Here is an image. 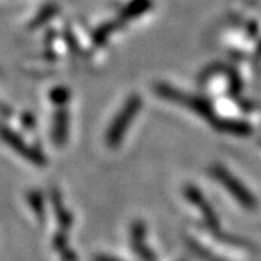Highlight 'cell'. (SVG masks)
I'll return each mask as SVG.
<instances>
[{
	"label": "cell",
	"mask_w": 261,
	"mask_h": 261,
	"mask_svg": "<svg viewBox=\"0 0 261 261\" xmlns=\"http://www.w3.org/2000/svg\"><path fill=\"white\" fill-rule=\"evenodd\" d=\"M53 99H54L57 103L63 105V103L68 99V93H67L65 90H58L57 93H53Z\"/></svg>",
	"instance_id": "8992f818"
},
{
	"label": "cell",
	"mask_w": 261,
	"mask_h": 261,
	"mask_svg": "<svg viewBox=\"0 0 261 261\" xmlns=\"http://www.w3.org/2000/svg\"><path fill=\"white\" fill-rule=\"evenodd\" d=\"M141 109V99L140 96L134 94L130 96L129 99L125 102L123 108L121 109V112L116 115V118L113 119L111 128L108 130V135H106V142L108 145L111 147H116L121 140L123 138L125 132L128 129L129 123L132 119L135 118V115L138 113Z\"/></svg>",
	"instance_id": "6da1fadb"
},
{
	"label": "cell",
	"mask_w": 261,
	"mask_h": 261,
	"mask_svg": "<svg viewBox=\"0 0 261 261\" xmlns=\"http://www.w3.org/2000/svg\"><path fill=\"white\" fill-rule=\"evenodd\" d=\"M68 134V115L64 111L57 113L56 121H54V128H53V137L58 145H63Z\"/></svg>",
	"instance_id": "277c9868"
},
{
	"label": "cell",
	"mask_w": 261,
	"mask_h": 261,
	"mask_svg": "<svg viewBox=\"0 0 261 261\" xmlns=\"http://www.w3.org/2000/svg\"><path fill=\"white\" fill-rule=\"evenodd\" d=\"M0 138L3 140V142H6L15 152H18L19 155H22L25 160H28L31 163L37 164V166H45L47 159L44 157L42 152L32 148L31 145H28L25 141L19 137L16 132H13V130L9 129L5 125H2V123H0Z\"/></svg>",
	"instance_id": "7a4b0ae2"
},
{
	"label": "cell",
	"mask_w": 261,
	"mask_h": 261,
	"mask_svg": "<svg viewBox=\"0 0 261 261\" xmlns=\"http://www.w3.org/2000/svg\"><path fill=\"white\" fill-rule=\"evenodd\" d=\"M151 6V0H135L126 6V9L122 12L121 19H132L140 16Z\"/></svg>",
	"instance_id": "5b68a950"
},
{
	"label": "cell",
	"mask_w": 261,
	"mask_h": 261,
	"mask_svg": "<svg viewBox=\"0 0 261 261\" xmlns=\"http://www.w3.org/2000/svg\"><path fill=\"white\" fill-rule=\"evenodd\" d=\"M215 173H216V177L224 183L225 187L235 196L237 200H240L245 207H254L255 202H254L252 196L244 189L243 185H241L240 181H237L228 171H225L222 168H216Z\"/></svg>",
	"instance_id": "3957f363"
}]
</instances>
